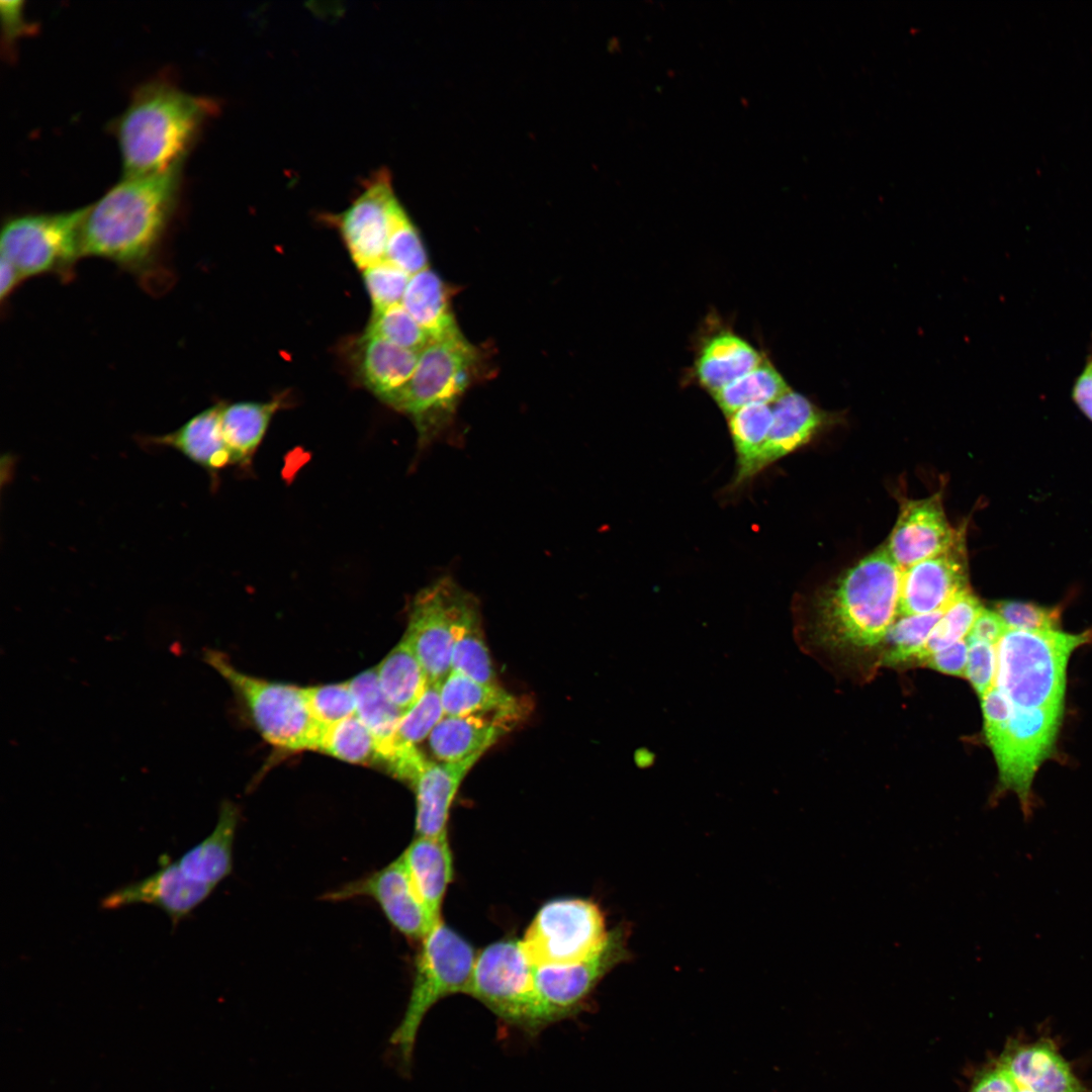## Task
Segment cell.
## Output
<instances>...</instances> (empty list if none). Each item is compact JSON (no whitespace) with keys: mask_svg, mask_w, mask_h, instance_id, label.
I'll return each mask as SVG.
<instances>
[{"mask_svg":"<svg viewBox=\"0 0 1092 1092\" xmlns=\"http://www.w3.org/2000/svg\"><path fill=\"white\" fill-rule=\"evenodd\" d=\"M181 169L182 164L159 173L122 176L87 205L84 258L111 262L153 293L166 289L173 276L166 243L177 209Z\"/></svg>","mask_w":1092,"mask_h":1092,"instance_id":"obj_1","label":"cell"},{"mask_svg":"<svg viewBox=\"0 0 1092 1092\" xmlns=\"http://www.w3.org/2000/svg\"><path fill=\"white\" fill-rule=\"evenodd\" d=\"M902 570L885 545L846 569L821 590L800 627L806 641L839 649L879 645L899 616Z\"/></svg>","mask_w":1092,"mask_h":1092,"instance_id":"obj_2","label":"cell"},{"mask_svg":"<svg viewBox=\"0 0 1092 1092\" xmlns=\"http://www.w3.org/2000/svg\"><path fill=\"white\" fill-rule=\"evenodd\" d=\"M216 110L214 100L169 82L141 85L116 125L123 176L159 173L183 164L202 124Z\"/></svg>","mask_w":1092,"mask_h":1092,"instance_id":"obj_3","label":"cell"},{"mask_svg":"<svg viewBox=\"0 0 1092 1092\" xmlns=\"http://www.w3.org/2000/svg\"><path fill=\"white\" fill-rule=\"evenodd\" d=\"M1092 641L1079 634L1009 628L996 645V687L1014 707L1064 708L1070 656Z\"/></svg>","mask_w":1092,"mask_h":1092,"instance_id":"obj_4","label":"cell"},{"mask_svg":"<svg viewBox=\"0 0 1092 1092\" xmlns=\"http://www.w3.org/2000/svg\"><path fill=\"white\" fill-rule=\"evenodd\" d=\"M480 367L478 349L461 333L433 342L420 353L411 380L388 404L408 415L421 440L429 442L453 421Z\"/></svg>","mask_w":1092,"mask_h":1092,"instance_id":"obj_5","label":"cell"},{"mask_svg":"<svg viewBox=\"0 0 1092 1092\" xmlns=\"http://www.w3.org/2000/svg\"><path fill=\"white\" fill-rule=\"evenodd\" d=\"M421 941L408 1002L389 1038L404 1072L426 1014L447 996L467 994L476 960L472 945L442 920Z\"/></svg>","mask_w":1092,"mask_h":1092,"instance_id":"obj_6","label":"cell"},{"mask_svg":"<svg viewBox=\"0 0 1092 1092\" xmlns=\"http://www.w3.org/2000/svg\"><path fill=\"white\" fill-rule=\"evenodd\" d=\"M1063 713L1064 708L1012 706L1007 720L984 722L999 774L992 802L1007 792L1014 793L1025 821L1032 817L1036 808L1033 780L1041 763L1054 753Z\"/></svg>","mask_w":1092,"mask_h":1092,"instance_id":"obj_7","label":"cell"},{"mask_svg":"<svg viewBox=\"0 0 1092 1092\" xmlns=\"http://www.w3.org/2000/svg\"><path fill=\"white\" fill-rule=\"evenodd\" d=\"M205 660L243 700L266 741L285 751L318 750L326 727L313 717L303 688L242 672L219 651L208 650Z\"/></svg>","mask_w":1092,"mask_h":1092,"instance_id":"obj_8","label":"cell"},{"mask_svg":"<svg viewBox=\"0 0 1092 1092\" xmlns=\"http://www.w3.org/2000/svg\"><path fill=\"white\" fill-rule=\"evenodd\" d=\"M87 206L61 212L26 213L9 217L2 225L0 259L22 280L55 276L72 280L84 258L82 224Z\"/></svg>","mask_w":1092,"mask_h":1092,"instance_id":"obj_9","label":"cell"},{"mask_svg":"<svg viewBox=\"0 0 1092 1092\" xmlns=\"http://www.w3.org/2000/svg\"><path fill=\"white\" fill-rule=\"evenodd\" d=\"M467 995L511 1025L532 1033L543 1028L534 966L520 940L495 941L476 956Z\"/></svg>","mask_w":1092,"mask_h":1092,"instance_id":"obj_10","label":"cell"},{"mask_svg":"<svg viewBox=\"0 0 1092 1092\" xmlns=\"http://www.w3.org/2000/svg\"><path fill=\"white\" fill-rule=\"evenodd\" d=\"M605 916L589 899L561 898L545 903L520 940L533 966H559L579 962L604 943Z\"/></svg>","mask_w":1092,"mask_h":1092,"instance_id":"obj_11","label":"cell"},{"mask_svg":"<svg viewBox=\"0 0 1092 1092\" xmlns=\"http://www.w3.org/2000/svg\"><path fill=\"white\" fill-rule=\"evenodd\" d=\"M630 958L628 929L610 930L602 946L587 958L559 966H534V983L543 1027L582 1010L600 981Z\"/></svg>","mask_w":1092,"mask_h":1092,"instance_id":"obj_12","label":"cell"},{"mask_svg":"<svg viewBox=\"0 0 1092 1092\" xmlns=\"http://www.w3.org/2000/svg\"><path fill=\"white\" fill-rule=\"evenodd\" d=\"M466 592L444 576L421 589L413 600L403 639L421 661L430 682H442L451 671L455 621Z\"/></svg>","mask_w":1092,"mask_h":1092,"instance_id":"obj_13","label":"cell"},{"mask_svg":"<svg viewBox=\"0 0 1092 1092\" xmlns=\"http://www.w3.org/2000/svg\"><path fill=\"white\" fill-rule=\"evenodd\" d=\"M396 199L388 170L379 169L364 181L348 208L331 217L360 269L384 260Z\"/></svg>","mask_w":1092,"mask_h":1092,"instance_id":"obj_14","label":"cell"},{"mask_svg":"<svg viewBox=\"0 0 1092 1092\" xmlns=\"http://www.w3.org/2000/svg\"><path fill=\"white\" fill-rule=\"evenodd\" d=\"M965 531L944 551L902 570L899 615L943 612L970 592Z\"/></svg>","mask_w":1092,"mask_h":1092,"instance_id":"obj_15","label":"cell"},{"mask_svg":"<svg viewBox=\"0 0 1092 1092\" xmlns=\"http://www.w3.org/2000/svg\"><path fill=\"white\" fill-rule=\"evenodd\" d=\"M357 897L373 899L392 926L407 938L422 940L437 924L418 897L400 856L381 870L325 895L330 901Z\"/></svg>","mask_w":1092,"mask_h":1092,"instance_id":"obj_16","label":"cell"},{"mask_svg":"<svg viewBox=\"0 0 1092 1092\" xmlns=\"http://www.w3.org/2000/svg\"><path fill=\"white\" fill-rule=\"evenodd\" d=\"M961 530L949 524L941 494L937 492L925 498L905 500L884 545L891 558L904 570L950 547Z\"/></svg>","mask_w":1092,"mask_h":1092,"instance_id":"obj_17","label":"cell"},{"mask_svg":"<svg viewBox=\"0 0 1092 1092\" xmlns=\"http://www.w3.org/2000/svg\"><path fill=\"white\" fill-rule=\"evenodd\" d=\"M214 887L187 877L177 860L162 858L160 868L143 880L121 886L101 900V907L114 910L133 904L158 907L170 918L173 927L212 893Z\"/></svg>","mask_w":1092,"mask_h":1092,"instance_id":"obj_18","label":"cell"},{"mask_svg":"<svg viewBox=\"0 0 1092 1092\" xmlns=\"http://www.w3.org/2000/svg\"><path fill=\"white\" fill-rule=\"evenodd\" d=\"M481 754L456 762L427 760L411 787L416 795L417 836L447 834L453 800L465 776Z\"/></svg>","mask_w":1092,"mask_h":1092,"instance_id":"obj_19","label":"cell"},{"mask_svg":"<svg viewBox=\"0 0 1092 1092\" xmlns=\"http://www.w3.org/2000/svg\"><path fill=\"white\" fill-rule=\"evenodd\" d=\"M772 423L752 477L809 443L828 422L827 414L806 396L790 390L771 405Z\"/></svg>","mask_w":1092,"mask_h":1092,"instance_id":"obj_20","label":"cell"},{"mask_svg":"<svg viewBox=\"0 0 1092 1092\" xmlns=\"http://www.w3.org/2000/svg\"><path fill=\"white\" fill-rule=\"evenodd\" d=\"M413 887L435 923L453 878V856L447 834L417 836L400 855Z\"/></svg>","mask_w":1092,"mask_h":1092,"instance_id":"obj_21","label":"cell"},{"mask_svg":"<svg viewBox=\"0 0 1092 1092\" xmlns=\"http://www.w3.org/2000/svg\"><path fill=\"white\" fill-rule=\"evenodd\" d=\"M1017 1086L1033 1092H1085L1052 1042L1012 1045L999 1063Z\"/></svg>","mask_w":1092,"mask_h":1092,"instance_id":"obj_22","label":"cell"},{"mask_svg":"<svg viewBox=\"0 0 1092 1092\" xmlns=\"http://www.w3.org/2000/svg\"><path fill=\"white\" fill-rule=\"evenodd\" d=\"M355 356L362 383L388 404L411 380L420 354L363 335Z\"/></svg>","mask_w":1092,"mask_h":1092,"instance_id":"obj_23","label":"cell"},{"mask_svg":"<svg viewBox=\"0 0 1092 1092\" xmlns=\"http://www.w3.org/2000/svg\"><path fill=\"white\" fill-rule=\"evenodd\" d=\"M517 723L493 716H444L428 737L440 762H456L483 754Z\"/></svg>","mask_w":1092,"mask_h":1092,"instance_id":"obj_24","label":"cell"},{"mask_svg":"<svg viewBox=\"0 0 1092 1092\" xmlns=\"http://www.w3.org/2000/svg\"><path fill=\"white\" fill-rule=\"evenodd\" d=\"M761 354L744 339L728 331L707 339L696 357L695 375L711 395L762 363Z\"/></svg>","mask_w":1092,"mask_h":1092,"instance_id":"obj_25","label":"cell"},{"mask_svg":"<svg viewBox=\"0 0 1092 1092\" xmlns=\"http://www.w3.org/2000/svg\"><path fill=\"white\" fill-rule=\"evenodd\" d=\"M445 716H493L518 723L525 704L499 685H488L451 671L441 682Z\"/></svg>","mask_w":1092,"mask_h":1092,"instance_id":"obj_26","label":"cell"},{"mask_svg":"<svg viewBox=\"0 0 1092 1092\" xmlns=\"http://www.w3.org/2000/svg\"><path fill=\"white\" fill-rule=\"evenodd\" d=\"M239 822V809L229 801L220 805L212 832L185 851L177 862L190 879L215 886L233 870V848Z\"/></svg>","mask_w":1092,"mask_h":1092,"instance_id":"obj_27","label":"cell"},{"mask_svg":"<svg viewBox=\"0 0 1092 1092\" xmlns=\"http://www.w3.org/2000/svg\"><path fill=\"white\" fill-rule=\"evenodd\" d=\"M220 411L221 404L208 407L174 432L155 438V442L177 449L206 469L217 470L233 464L222 435Z\"/></svg>","mask_w":1092,"mask_h":1092,"instance_id":"obj_28","label":"cell"},{"mask_svg":"<svg viewBox=\"0 0 1092 1092\" xmlns=\"http://www.w3.org/2000/svg\"><path fill=\"white\" fill-rule=\"evenodd\" d=\"M401 304L433 342L460 333L451 307V291L429 268L411 276Z\"/></svg>","mask_w":1092,"mask_h":1092,"instance_id":"obj_29","label":"cell"},{"mask_svg":"<svg viewBox=\"0 0 1092 1092\" xmlns=\"http://www.w3.org/2000/svg\"><path fill=\"white\" fill-rule=\"evenodd\" d=\"M451 671L482 684L498 685L484 640L478 601L469 592L462 599L455 621Z\"/></svg>","mask_w":1092,"mask_h":1092,"instance_id":"obj_30","label":"cell"},{"mask_svg":"<svg viewBox=\"0 0 1092 1092\" xmlns=\"http://www.w3.org/2000/svg\"><path fill=\"white\" fill-rule=\"evenodd\" d=\"M281 404L280 398L266 402L242 401L221 404V430L233 464H243L251 460L264 438L273 415Z\"/></svg>","mask_w":1092,"mask_h":1092,"instance_id":"obj_31","label":"cell"},{"mask_svg":"<svg viewBox=\"0 0 1092 1092\" xmlns=\"http://www.w3.org/2000/svg\"><path fill=\"white\" fill-rule=\"evenodd\" d=\"M727 420L736 454V469L729 489L736 490L753 479L754 463L772 423V407L771 404L747 405L729 415Z\"/></svg>","mask_w":1092,"mask_h":1092,"instance_id":"obj_32","label":"cell"},{"mask_svg":"<svg viewBox=\"0 0 1092 1092\" xmlns=\"http://www.w3.org/2000/svg\"><path fill=\"white\" fill-rule=\"evenodd\" d=\"M376 669L383 693L403 712L420 701L430 685L424 666L403 638Z\"/></svg>","mask_w":1092,"mask_h":1092,"instance_id":"obj_33","label":"cell"},{"mask_svg":"<svg viewBox=\"0 0 1092 1092\" xmlns=\"http://www.w3.org/2000/svg\"><path fill=\"white\" fill-rule=\"evenodd\" d=\"M790 390L792 389L780 372L764 359L756 368L712 396L722 413L728 417L747 405L772 404Z\"/></svg>","mask_w":1092,"mask_h":1092,"instance_id":"obj_34","label":"cell"},{"mask_svg":"<svg viewBox=\"0 0 1092 1092\" xmlns=\"http://www.w3.org/2000/svg\"><path fill=\"white\" fill-rule=\"evenodd\" d=\"M349 684L356 700V715L380 744L389 740L405 712L385 696L378 681L377 669L361 672Z\"/></svg>","mask_w":1092,"mask_h":1092,"instance_id":"obj_35","label":"cell"},{"mask_svg":"<svg viewBox=\"0 0 1092 1092\" xmlns=\"http://www.w3.org/2000/svg\"><path fill=\"white\" fill-rule=\"evenodd\" d=\"M318 750L352 763L381 764L379 740L357 715L326 728Z\"/></svg>","mask_w":1092,"mask_h":1092,"instance_id":"obj_36","label":"cell"},{"mask_svg":"<svg viewBox=\"0 0 1092 1092\" xmlns=\"http://www.w3.org/2000/svg\"><path fill=\"white\" fill-rule=\"evenodd\" d=\"M440 686L441 682H430L420 701L405 712L391 738L380 744L381 765L390 751L417 747L445 716Z\"/></svg>","mask_w":1092,"mask_h":1092,"instance_id":"obj_37","label":"cell"},{"mask_svg":"<svg viewBox=\"0 0 1092 1092\" xmlns=\"http://www.w3.org/2000/svg\"><path fill=\"white\" fill-rule=\"evenodd\" d=\"M942 612L923 615H899L889 629L883 663L899 665L916 663L928 636L941 618Z\"/></svg>","mask_w":1092,"mask_h":1092,"instance_id":"obj_38","label":"cell"},{"mask_svg":"<svg viewBox=\"0 0 1092 1092\" xmlns=\"http://www.w3.org/2000/svg\"><path fill=\"white\" fill-rule=\"evenodd\" d=\"M983 609L980 601L971 590L953 601L942 612L941 618L928 636L916 663L922 665L924 660L931 654L966 639Z\"/></svg>","mask_w":1092,"mask_h":1092,"instance_id":"obj_39","label":"cell"},{"mask_svg":"<svg viewBox=\"0 0 1092 1092\" xmlns=\"http://www.w3.org/2000/svg\"><path fill=\"white\" fill-rule=\"evenodd\" d=\"M384 260L411 276L429 268L420 234L397 199L391 211Z\"/></svg>","mask_w":1092,"mask_h":1092,"instance_id":"obj_40","label":"cell"},{"mask_svg":"<svg viewBox=\"0 0 1092 1092\" xmlns=\"http://www.w3.org/2000/svg\"><path fill=\"white\" fill-rule=\"evenodd\" d=\"M364 335L384 340L419 354L433 343L430 336L401 303L373 310Z\"/></svg>","mask_w":1092,"mask_h":1092,"instance_id":"obj_41","label":"cell"},{"mask_svg":"<svg viewBox=\"0 0 1092 1092\" xmlns=\"http://www.w3.org/2000/svg\"><path fill=\"white\" fill-rule=\"evenodd\" d=\"M303 691L313 717L326 728L356 715V700L349 681L303 688Z\"/></svg>","mask_w":1092,"mask_h":1092,"instance_id":"obj_42","label":"cell"},{"mask_svg":"<svg viewBox=\"0 0 1092 1092\" xmlns=\"http://www.w3.org/2000/svg\"><path fill=\"white\" fill-rule=\"evenodd\" d=\"M363 277L373 310L401 303L411 279V275L386 260L364 269Z\"/></svg>","mask_w":1092,"mask_h":1092,"instance_id":"obj_43","label":"cell"},{"mask_svg":"<svg viewBox=\"0 0 1092 1092\" xmlns=\"http://www.w3.org/2000/svg\"><path fill=\"white\" fill-rule=\"evenodd\" d=\"M995 609L1011 629L1058 631L1061 624L1059 608H1046L1028 602L1002 601L995 605Z\"/></svg>","mask_w":1092,"mask_h":1092,"instance_id":"obj_44","label":"cell"},{"mask_svg":"<svg viewBox=\"0 0 1092 1092\" xmlns=\"http://www.w3.org/2000/svg\"><path fill=\"white\" fill-rule=\"evenodd\" d=\"M968 660L965 677L977 694L983 697L994 687L997 670L996 646L981 641H968Z\"/></svg>","mask_w":1092,"mask_h":1092,"instance_id":"obj_45","label":"cell"},{"mask_svg":"<svg viewBox=\"0 0 1092 1092\" xmlns=\"http://www.w3.org/2000/svg\"><path fill=\"white\" fill-rule=\"evenodd\" d=\"M968 660L967 639L960 640L951 646L928 656L922 665H926L937 671L964 676Z\"/></svg>","mask_w":1092,"mask_h":1092,"instance_id":"obj_46","label":"cell"},{"mask_svg":"<svg viewBox=\"0 0 1092 1092\" xmlns=\"http://www.w3.org/2000/svg\"><path fill=\"white\" fill-rule=\"evenodd\" d=\"M1008 629L1009 627L995 611L984 608L966 639L996 646Z\"/></svg>","mask_w":1092,"mask_h":1092,"instance_id":"obj_47","label":"cell"},{"mask_svg":"<svg viewBox=\"0 0 1092 1092\" xmlns=\"http://www.w3.org/2000/svg\"><path fill=\"white\" fill-rule=\"evenodd\" d=\"M1016 1084L999 1064L984 1071L975 1081L971 1092H1014Z\"/></svg>","mask_w":1092,"mask_h":1092,"instance_id":"obj_48","label":"cell"},{"mask_svg":"<svg viewBox=\"0 0 1092 1092\" xmlns=\"http://www.w3.org/2000/svg\"><path fill=\"white\" fill-rule=\"evenodd\" d=\"M0 12L3 31L8 39H13L30 28V24L25 21L21 1H1Z\"/></svg>","mask_w":1092,"mask_h":1092,"instance_id":"obj_49","label":"cell"},{"mask_svg":"<svg viewBox=\"0 0 1092 1092\" xmlns=\"http://www.w3.org/2000/svg\"><path fill=\"white\" fill-rule=\"evenodd\" d=\"M1072 397L1079 408L1092 422V371L1086 363L1074 381Z\"/></svg>","mask_w":1092,"mask_h":1092,"instance_id":"obj_50","label":"cell"},{"mask_svg":"<svg viewBox=\"0 0 1092 1092\" xmlns=\"http://www.w3.org/2000/svg\"><path fill=\"white\" fill-rule=\"evenodd\" d=\"M22 278L7 262L0 259V299L4 303L22 282Z\"/></svg>","mask_w":1092,"mask_h":1092,"instance_id":"obj_51","label":"cell"},{"mask_svg":"<svg viewBox=\"0 0 1092 1092\" xmlns=\"http://www.w3.org/2000/svg\"><path fill=\"white\" fill-rule=\"evenodd\" d=\"M1086 364L1090 367V369L1092 371V345H1091L1090 352H1089V355H1088L1087 360H1086Z\"/></svg>","mask_w":1092,"mask_h":1092,"instance_id":"obj_52","label":"cell"},{"mask_svg":"<svg viewBox=\"0 0 1092 1092\" xmlns=\"http://www.w3.org/2000/svg\"><path fill=\"white\" fill-rule=\"evenodd\" d=\"M1014 1092H1033V1091H1031V1090H1029V1089H1027V1088H1024V1087H1021V1086H1017V1085H1016V1089H1015V1091H1014Z\"/></svg>","mask_w":1092,"mask_h":1092,"instance_id":"obj_53","label":"cell"}]
</instances>
